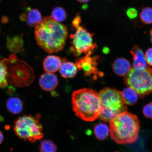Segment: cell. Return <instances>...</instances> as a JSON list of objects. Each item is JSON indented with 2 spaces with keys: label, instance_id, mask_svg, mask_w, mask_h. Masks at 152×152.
Returning a JSON list of instances; mask_svg holds the SVG:
<instances>
[{
  "label": "cell",
  "instance_id": "4",
  "mask_svg": "<svg viewBox=\"0 0 152 152\" xmlns=\"http://www.w3.org/2000/svg\"><path fill=\"white\" fill-rule=\"evenodd\" d=\"M99 94L100 101L99 118L101 120L110 122L120 114L127 111V104L120 91L111 87H106Z\"/></svg>",
  "mask_w": 152,
  "mask_h": 152
},
{
  "label": "cell",
  "instance_id": "32",
  "mask_svg": "<svg viewBox=\"0 0 152 152\" xmlns=\"http://www.w3.org/2000/svg\"><path fill=\"white\" fill-rule=\"evenodd\" d=\"M150 35H151V42L152 43V29L150 30Z\"/></svg>",
  "mask_w": 152,
  "mask_h": 152
},
{
  "label": "cell",
  "instance_id": "33",
  "mask_svg": "<svg viewBox=\"0 0 152 152\" xmlns=\"http://www.w3.org/2000/svg\"></svg>",
  "mask_w": 152,
  "mask_h": 152
},
{
  "label": "cell",
  "instance_id": "23",
  "mask_svg": "<svg viewBox=\"0 0 152 152\" xmlns=\"http://www.w3.org/2000/svg\"><path fill=\"white\" fill-rule=\"evenodd\" d=\"M140 18L141 21L147 24H152V8L146 7L141 11L140 14Z\"/></svg>",
  "mask_w": 152,
  "mask_h": 152
},
{
  "label": "cell",
  "instance_id": "30",
  "mask_svg": "<svg viewBox=\"0 0 152 152\" xmlns=\"http://www.w3.org/2000/svg\"><path fill=\"white\" fill-rule=\"evenodd\" d=\"M4 140V135L2 132L0 131V144L2 143Z\"/></svg>",
  "mask_w": 152,
  "mask_h": 152
},
{
  "label": "cell",
  "instance_id": "8",
  "mask_svg": "<svg viewBox=\"0 0 152 152\" xmlns=\"http://www.w3.org/2000/svg\"><path fill=\"white\" fill-rule=\"evenodd\" d=\"M75 28V33L70 36L73 51L76 55L86 54L94 48L93 42L94 34L80 25Z\"/></svg>",
  "mask_w": 152,
  "mask_h": 152
},
{
  "label": "cell",
  "instance_id": "17",
  "mask_svg": "<svg viewBox=\"0 0 152 152\" xmlns=\"http://www.w3.org/2000/svg\"><path fill=\"white\" fill-rule=\"evenodd\" d=\"M23 42L22 38L16 36L7 39V46L11 52L17 53L20 52L22 48Z\"/></svg>",
  "mask_w": 152,
  "mask_h": 152
},
{
  "label": "cell",
  "instance_id": "26",
  "mask_svg": "<svg viewBox=\"0 0 152 152\" xmlns=\"http://www.w3.org/2000/svg\"><path fill=\"white\" fill-rule=\"evenodd\" d=\"M145 58L148 64L152 66V48L148 49L146 52Z\"/></svg>",
  "mask_w": 152,
  "mask_h": 152
},
{
  "label": "cell",
  "instance_id": "29",
  "mask_svg": "<svg viewBox=\"0 0 152 152\" xmlns=\"http://www.w3.org/2000/svg\"><path fill=\"white\" fill-rule=\"evenodd\" d=\"M9 18L6 16H4L1 19V22L3 23H6L8 22Z\"/></svg>",
  "mask_w": 152,
  "mask_h": 152
},
{
  "label": "cell",
  "instance_id": "6",
  "mask_svg": "<svg viewBox=\"0 0 152 152\" xmlns=\"http://www.w3.org/2000/svg\"><path fill=\"white\" fill-rule=\"evenodd\" d=\"M7 59V79L16 87L28 86L33 81L34 75L32 68L25 62L17 59L14 55Z\"/></svg>",
  "mask_w": 152,
  "mask_h": 152
},
{
  "label": "cell",
  "instance_id": "7",
  "mask_svg": "<svg viewBox=\"0 0 152 152\" xmlns=\"http://www.w3.org/2000/svg\"><path fill=\"white\" fill-rule=\"evenodd\" d=\"M125 85L134 90L140 98L152 92V68L148 66L145 69L137 70L132 68L125 76Z\"/></svg>",
  "mask_w": 152,
  "mask_h": 152
},
{
  "label": "cell",
  "instance_id": "24",
  "mask_svg": "<svg viewBox=\"0 0 152 152\" xmlns=\"http://www.w3.org/2000/svg\"><path fill=\"white\" fill-rule=\"evenodd\" d=\"M142 111L145 117L152 119V102L144 106Z\"/></svg>",
  "mask_w": 152,
  "mask_h": 152
},
{
  "label": "cell",
  "instance_id": "15",
  "mask_svg": "<svg viewBox=\"0 0 152 152\" xmlns=\"http://www.w3.org/2000/svg\"><path fill=\"white\" fill-rule=\"evenodd\" d=\"M6 107L10 113L18 114L22 111L23 104L20 99L16 97H12L7 100Z\"/></svg>",
  "mask_w": 152,
  "mask_h": 152
},
{
  "label": "cell",
  "instance_id": "13",
  "mask_svg": "<svg viewBox=\"0 0 152 152\" xmlns=\"http://www.w3.org/2000/svg\"><path fill=\"white\" fill-rule=\"evenodd\" d=\"M43 18L40 11L36 9L28 8L26 22L28 26L34 27L42 21Z\"/></svg>",
  "mask_w": 152,
  "mask_h": 152
},
{
  "label": "cell",
  "instance_id": "16",
  "mask_svg": "<svg viewBox=\"0 0 152 152\" xmlns=\"http://www.w3.org/2000/svg\"><path fill=\"white\" fill-rule=\"evenodd\" d=\"M94 135L98 140L102 141L109 136L110 128L105 124L100 123L96 124L94 128Z\"/></svg>",
  "mask_w": 152,
  "mask_h": 152
},
{
  "label": "cell",
  "instance_id": "5",
  "mask_svg": "<svg viewBox=\"0 0 152 152\" xmlns=\"http://www.w3.org/2000/svg\"><path fill=\"white\" fill-rule=\"evenodd\" d=\"M41 115H24L15 121L14 129L15 134L21 139L31 142L40 140L44 136L43 126L40 123Z\"/></svg>",
  "mask_w": 152,
  "mask_h": 152
},
{
  "label": "cell",
  "instance_id": "18",
  "mask_svg": "<svg viewBox=\"0 0 152 152\" xmlns=\"http://www.w3.org/2000/svg\"><path fill=\"white\" fill-rule=\"evenodd\" d=\"M121 92L127 105H133L137 102L138 95L130 87L124 89Z\"/></svg>",
  "mask_w": 152,
  "mask_h": 152
},
{
  "label": "cell",
  "instance_id": "11",
  "mask_svg": "<svg viewBox=\"0 0 152 152\" xmlns=\"http://www.w3.org/2000/svg\"><path fill=\"white\" fill-rule=\"evenodd\" d=\"M61 64V60L59 57L50 55L47 56L44 60L43 67L47 73H53L60 69Z\"/></svg>",
  "mask_w": 152,
  "mask_h": 152
},
{
  "label": "cell",
  "instance_id": "9",
  "mask_svg": "<svg viewBox=\"0 0 152 152\" xmlns=\"http://www.w3.org/2000/svg\"><path fill=\"white\" fill-rule=\"evenodd\" d=\"M39 83L42 90L51 91L56 88L58 84V78L54 74L46 72L40 77Z\"/></svg>",
  "mask_w": 152,
  "mask_h": 152
},
{
  "label": "cell",
  "instance_id": "27",
  "mask_svg": "<svg viewBox=\"0 0 152 152\" xmlns=\"http://www.w3.org/2000/svg\"><path fill=\"white\" fill-rule=\"evenodd\" d=\"M81 22V20L80 15L79 14H77L76 15L75 18H74L73 23H72L73 27L75 28L77 26L80 25Z\"/></svg>",
  "mask_w": 152,
  "mask_h": 152
},
{
  "label": "cell",
  "instance_id": "22",
  "mask_svg": "<svg viewBox=\"0 0 152 152\" xmlns=\"http://www.w3.org/2000/svg\"><path fill=\"white\" fill-rule=\"evenodd\" d=\"M51 17L55 20L62 22L66 20L67 14L65 10L61 7H56L53 10Z\"/></svg>",
  "mask_w": 152,
  "mask_h": 152
},
{
  "label": "cell",
  "instance_id": "14",
  "mask_svg": "<svg viewBox=\"0 0 152 152\" xmlns=\"http://www.w3.org/2000/svg\"><path fill=\"white\" fill-rule=\"evenodd\" d=\"M77 66L73 63L64 62L62 63L59 71L62 77L70 78L75 77L77 73Z\"/></svg>",
  "mask_w": 152,
  "mask_h": 152
},
{
  "label": "cell",
  "instance_id": "25",
  "mask_svg": "<svg viewBox=\"0 0 152 152\" xmlns=\"http://www.w3.org/2000/svg\"><path fill=\"white\" fill-rule=\"evenodd\" d=\"M126 14L127 16L130 20H133L137 17L138 12L136 9L131 7L127 10Z\"/></svg>",
  "mask_w": 152,
  "mask_h": 152
},
{
  "label": "cell",
  "instance_id": "2",
  "mask_svg": "<svg viewBox=\"0 0 152 152\" xmlns=\"http://www.w3.org/2000/svg\"><path fill=\"white\" fill-rule=\"evenodd\" d=\"M109 123L110 136L117 143L130 144L137 140L140 126L139 119L136 115L125 111Z\"/></svg>",
  "mask_w": 152,
  "mask_h": 152
},
{
  "label": "cell",
  "instance_id": "1",
  "mask_svg": "<svg viewBox=\"0 0 152 152\" xmlns=\"http://www.w3.org/2000/svg\"><path fill=\"white\" fill-rule=\"evenodd\" d=\"M34 35L41 48L49 53H57L65 45L67 28L52 17L45 16L40 23L35 26Z\"/></svg>",
  "mask_w": 152,
  "mask_h": 152
},
{
  "label": "cell",
  "instance_id": "10",
  "mask_svg": "<svg viewBox=\"0 0 152 152\" xmlns=\"http://www.w3.org/2000/svg\"><path fill=\"white\" fill-rule=\"evenodd\" d=\"M130 53L133 56V66L134 69L142 70L147 67L145 56L140 48L137 45H135L130 51Z\"/></svg>",
  "mask_w": 152,
  "mask_h": 152
},
{
  "label": "cell",
  "instance_id": "19",
  "mask_svg": "<svg viewBox=\"0 0 152 152\" xmlns=\"http://www.w3.org/2000/svg\"><path fill=\"white\" fill-rule=\"evenodd\" d=\"M92 59L88 57L80 59L77 62V67L80 69H83L85 73L90 74L94 68H93Z\"/></svg>",
  "mask_w": 152,
  "mask_h": 152
},
{
  "label": "cell",
  "instance_id": "20",
  "mask_svg": "<svg viewBox=\"0 0 152 152\" xmlns=\"http://www.w3.org/2000/svg\"><path fill=\"white\" fill-rule=\"evenodd\" d=\"M7 59L0 61V88H4L8 85L7 79Z\"/></svg>",
  "mask_w": 152,
  "mask_h": 152
},
{
  "label": "cell",
  "instance_id": "3",
  "mask_svg": "<svg viewBox=\"0 0 152 152\" xmlns=\"http://www.w3.org/2000/svg\"><path fill=\"white\" fill-rule=\"evenodd\" d=\"M72 104L75 115L83 120L92 122L99 118L100 101L99 94L96 91L84 88L74 91Z\"/></svg>",
  "mask_w": 152,
  "mask_h": 152
},
{
  "label": "cell",
  "instance_id": "12",
  "mask_svg": "<svg viewBox=\"0 0 152 152\" xmlns=\"http://www.w3.org/2000/svg\"><path fill=\"white\" fill-rule=\"evenodd\" d=\"M113 68L116 75L119 76L126 75L132 68L130 62L124 58H119L115 60Z\"/></svg>",
  "mask_w": 152,
  "mask_h": 152
},
{
  "label": "cell",
  "instance_id": "21",
  "mask_svg": "<svg viewBox=\"0 0 152 152\" xmlns=\"http://www.w3.org/2000/svg\"><path fill=\"white\" fill-rule=\"evenodd\" d=\"M39 150L40 152H56L58 148L52 140H45L41 142Z\"/></svg>",
  "mask_w": 152,
  "mask_h": 152
},
{
  "label": "cell",
  "instance_id": "31",
  "mask_svg": "<svg viewBox=\"0 0 152 152\" xmlns=\"http://www.w3.org/2000/svg\"><path fill=\"white\" fill-rule=\"evenodd\" d=\"M80 3H85L88 2L90 0H77Z\"/></svg>",
  "mask_w": 152,
  "mask_h": 152
},
{
  "label": "cell",
  "instance_id": "28",
  "mask_svg": "<svg viewBox=\"0 0 152 152\" xmlns=\"http://www.w3.org/2000/svg\"><path fill=\"white\" fill-rule=\"evenodd\" d=\"M26 15L25 13H23V14L20 15V19L22 21H26Z\"/></svg>",
  "mask_w": 152,
  "mask_h": 152
}]
</instances>
